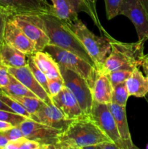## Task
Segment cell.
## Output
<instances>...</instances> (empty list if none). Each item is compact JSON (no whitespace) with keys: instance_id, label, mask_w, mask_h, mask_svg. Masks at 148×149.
Instances as JSON below:
<instances>
[{"instance_id":"ac0fdd59","label":"cell","mask_w":148,"mask_h":149,"mask_svg":"<svg viewBox=\"0 0 148 149\" xmlns=\"http://www.w3.org/2000/svg\"><path fill=\"white\" fill-rule=\"evenodd\" d=\"M91 90L93 101L106 104L111 103L113 86L107 74L97 70Z\"/></svg>"},{"instance_id":"7a4b0ae2","label":"cell","mask_w":148,"mask_h":149,"mask_svg":"<svg viewBox=\"0 0 148 149\" xmlns=\"http://www.w3.org/2000/svg\"><path fill=\"white\" fill-rule=\"evenodd\" d=\"M147 40L142 39L136 42H122L110 36L111 51L101 70L99 71L108 74L118 69L133 71L142 65L145 57L144 49Z\"/></svg>"},{"instance_id":"ba28073f","label":"cell","mask_w":148,"mask_h":149,"mask_svg":"<svg viewBox=\"0 0 148 149\" xmlns=\"http://www.w3.org/2000/svg\"><path fill=\"white\" fill-rule=\"evenodd\" d=\"M52 4L49 14L55 16L63 22H71L78 18V13L84 12L94 20L100 31L104 30L97 15L84 0H51Z\"/></svg>"},{"instance_id":"83f0119b","label":"cell","mask_w":148,"mask_h":149,"mask_svg":"<svg viewBox=\"0 0 148 149\" xmlns=\"http://www.w3.org/2000/svg\"><path fill=\"white\" fill-rule=\"evenodd\" d=\"M131 72L132 71H130V70L118 69L109 73L107 75H108L110 82L113 87L120 83L125 82L126 79L129 78L130 74H131Z\"/></svg>"},{"instance_id":"44dd1931","label":"cell","mask_w":148,"mask_h":149,"mask_svg":"<svg viewBox=\"0 0 148 149\" xmlns=\"http://www.w3.org/2000/svg\"><path fill=\"white\" fill-rule=\"evenodd\" d=\"M126 85L130 96L144 97L148 94V78L143 75L139 68L132 71L126 79Z\"/></svg>"},{"instance_id":"603a6c76","label":"cell","mask_w":148,"mask_h":149,"mask_svg":"<svg viewBox=\"0 0 148 149\" xmlns=\"http://www.w3.org/2000/svg\"><path fill=\"white\" fill-rule=\"evenodd\" d=\"M11 97V96H10ZM13 99L20 103L24 109L30 115L36 113L44 104V102L36 97H28V96H20V97H12Z\"/></svg>"},{"instance_id":"7c38bea8","label":"cell","mask_w":148,"mask_h":149,"mask_svg":"<svg viewBox=\"0 0 148 149\" xmlns=\"http://www.w3.org/2000/svg\"><path fill=\"white\" fill-rule=\"evenodd\" d=\"M127 17L134 26L139 40H148V18L139 0H123L118 15Z\"/></svg>"},{"instance_id":"f546056e","label":"cell","mask_w":148,"mask_h":149,"mask_svg":"<svg viewBox=\"0 0 148 149\" xmlns=\"http://www.w3.org/2000/svg\"><path fill=\"white\" fill-rule=\"evenodd\" d=\"M26 119L27 118L20 116L17 113L0 110V120L9 122V123L12 124L13 126H17Z\"/></svg>"},{"instance_id":"5bb4252c","label":"cell","mask_w":148,"mask_h":149,"mask_svg":"<svg viewBox=\"0 0 148 149\" xmlns=\"http://www.w3.org/2000/svg\"><path fill=\"white\" fill-rule=\"evenodd\" d=\"M30 119L62 131L73 121L68 119L53 103H44L36 113L30 115Z\"/></svg>"},{"instance_id":"f35d334b","label":"cell","mask_w":148,"mask_h":149,"mask_svg":"<svg viewBox=\"0 0 148 149\" xmlns=\"http://www.w3.org/2000/svg\"><path fill=\"white\" fill-rule=\"evenodd\" d=\"M0 110H3V111H10V112H12V113H15L11 109H10L9 106H7L4 102L2 101L1 100H0Z\"/></svg>"},{"instance_id":"9c48e42d","label":"cell","mask_w":148,"mask_h":149,"mask_svg":"<svg viewBox=\"0 0 148 149\" xmlns=\"http://www.w3.org/2000/svg\"><path fill=\"white\" fill-rule=\"evenodd\" d=\"M24 137L41 145L42 149H55L62 130L39 123L30 119H25L19 125Z\"/></svg>"},{"instance_id":"8992f818","label":"cell","mask_w":148,"mask_h":149,"mask_svg":"<svg viewBox=\"0 0 148 149\" xmlns=\"http://www.w3.org/2000/svg\"><path fill=\"white\" fill-rule=\"evenodd\" d=\"M34 45L36 52L44 51L50 43L46 25L41 15L23 14L11 17Z\"/></svg>"},{"instance_id":"d4e9b609","label":"cell","mask_w":148,"mask_h":149,"mask_svg":"<svg viewBox=\"0 0 148 149\" xmlns=\"http://www.w3.org/2000/svg\"><path fill=\"white\" fill-rule=\"evenodd\" d=\"M0 100H2L7 106L10 108L15 113L23 116L27 119H30V114L24 109L23 106L20 103L10 97V95L4 93L2 90L0 91Z\"/></svg>"},{"instance_id":"ffe728a7","label":"cell","mask_w":148,"mask_h":149,"mask_svg":"<svg viewBox=\"0 0 148 149\" xmlns=\"http://www.w3.org/2000/svg\"><path fill=\"white\" fill-rule=\"evenodd\" d=\"M33 61L48 79L61 77L59 64L46 51H39L32 55Z\"/></svg>"},{"instance_id":"2e32d148","label":"cell","mask_w":148,"mask_h":149,"mask_svg":"<svg viewBox=\"0 0 148 149\" xmlns=\"http://www.w3.org/2000/svg\"><path fill=\"white\" fill-rule=\"evenodd\" d=\"M51 99L52 103L56 106L68 119L74 120L87 117L80 107L75 96L65 86L57 95L51 97Z\"/></svg>"},{"instance_id":"30bf717a","label":"cell","mask_w":148,"mask_h":149,"mask_svg":"<svg viewBox=\"0 0 148 149\" xmlns=\"http://www.w3.org/2000/svg\"><path fill=\"white\" fill-rule=\"evenodd\" d=\"M90 118L108 139L117 145L119 149H125L118 130L115 121L108 105L93 101Z\"/></svg>"},{"instance_id":"5b68a950","label":"cell","mask_w":148,"mask_h":149,"mask_svg":"<svg viewBox=\"0 0 148 149\" xmlns=\"http://www.w3.org/2000/svg\"><path fill=\"white\" fill-rule=\"evenodd\" d=\"M44 51L47 52L57 61L59 65L74 71L83 77L91 87L97 71V68L94 65L86 62L75 54L56 45H47Z\"/></svg>"},{"instance_id":"7402d4cb","label":"cell","mask_w":148,"mask_h":149,"mask_svg":"<svg viewBox=\"0 0 148 149\" xmlns=\"http://www.w3.org/2000/svg\"><path fill=\"white\" fill-rule=\"evenodd\" d=\"M2 90L4 93L11 97H20V96H28V97H36L30 90L27 88L24 84L15 78L10 74V81L5 88Z\"/></svg>"},{"instance_id":"4dcf8cb0","label":"cell","mask_w":148,"mask_h":149,"mask_svg":"<svg viewBox=\"0 0 148 149\" xmlns=\"http://www.w3.org/2000/svg\"><path fill=\"white\" fill-rule=\"evenodd\" d=\"M65 87L62 77L48 79V93L50 97L57 95Z\"/></svg>"},{"instance_id":"e0dca14e","label":"cell","mask_w":148,"mask_h":149,"mask_svg":"<svg viewBox=\"0 0 148 149\" xmlns=\"http://www.w3.org/2000/svg\"><path fill=\"white\" fill-rule=\"evenodd\" d=\"M107 105L115 121L118 130L125 149H137V147L133 144L131 136L126 113V106L113 103H110Z\"/></svg>"},{"instance_id":"1f68e13d","label":"cell","mask_w":148,"mask_h":149,"mask_svg":"<svg viewBox=\"0 0 148 149\" xmlns=\"http://www.w3.org/2000/svg\"><path fill=\"white\" fill-rule=\"evenodd\" d=\"M2 133L7 137L9 141H14L20 139V138L24 137L21 129L19 126H13L11 128L8 129L7 130L2 132Z\"/></svg>"},{"instance_id":"3957f363","label":"cell","mask_w":148,"mask_h":149,"mask_svg":"<svg viewBox=\"0 0 148 149\" xmlns=\"http://www.w3.org/2000/svg\"><path fill=\"white\" fill-rule=\"evenodd\" d=\"M63 23L65 27L75 35L86 50L96 68L101 70L111 51L110 35L104 31V36H97L79 18L73 21Z\"/></svg>"},{"instance_id":"d6a6232c","label":"cell","mask_w":148,"mask_h":149,"mask_svg":"<svg viewBox=\"0 0 148 149\" xmlns=\"http://www.w3.org/2000/svg\"><path fill=\"white\" fill-rule=\"evenodd\" d=\"M8 67L0 62V89L3 90L8 84L10 81V73Z\"/></svg>"},{"instance_id":"8d00e7d4","label":"cell","mask_w":148,"mask_h":149,"mask_svg":"<svg viewBox=\"0 0 148 149\" xmlns=\"http://www.w3.org/2000/svg\"><path fill=\"white\" fill-rule=\"evenodd\" d=\"M12 127H13V125L12 124L9 123L7 122H4V121L0 120V132H2L7 130L8 129L11 128Z\"/></svg>"},{"instance_id":"7bdbcfd3","label":"cell","mask_w":148,"mask_h":149,"mask_svg":"<svg viewBox=\"0 0 148 149\" xmlns=\"http://www.w3.org/2000/svg\"><path fill=\"white\" fill-rule=\"evenodd\" d=\"M1 42H2V36H1V35H0V45H1Z\"/></svg>"},{"instance_id":"ab89813d","label":"cell","mask_w":148,"mask_h":149,"mask_svg":"<svg viewBox=\"0 0 148 149\" xmlns=\"http://www.w3.org/2000/svg\"><path fill=\"white\" fill-rule=\"evenodd\" d=\"M139 1H140L141 4H142V6H143L145 12H146L147 16V18H148V0H139Z\"/></svg>"},{"instance_id":"484cf974","label":"cell","mask_w":148,"mask_h":149,"mask_svg":"<svg viewBox=\"0 0 148 149\" xmlns=\"http://www.w3.org/2000/svg\"><path fill=\"white\" fill-rule=\"evenodd\" d=\"M5 149H42L41 145L34 141H31L26 137L20 138L17 141H9Z\"/></svg>"},{"instance_id":"b9f144b4","label":"cell","mask_w":148,"mask_h":149,"mask_svg":"<svg viewBox=\"0 0 148 149\" xmlns=\"http://www.w3.org/2000/svg\"><path fill=\"white\" fill-rule=\"evenodd\" d=\"M84 1H85V2H86V3H87V4H88V5H89V7H91V9H92V10H93V11H94V12H95V13H96V11H95V10H94V9H93V8H92V7H91V5H90V4H89V1H87V0H84Z\"/></svg>"},{"instance_id":"cb8c5ba5","label":"cell","mask_w":148,"mask_h":149,"mask_svg":"<svg viewBox=\"0 0 148 149\" xmlns=\"http://www.w3.org/2000/svg\"><path fill=\"white\" fill-rule=\"evenodd\" d=\"M130 95L126 87V81L120 83L113 87L111 103L126 107V103Z\"/></svg>"},{"instance_id":"4fadbf2b","label":"cell","mask_w":148,"mask_h":149,"mask_svg":"<svg viewBox=\"0 0 148 149\" xmlns=\"http://www.w3.org/2000/svg\"><path fill=\"white\" fill-rule=\"evenodd\" d=\"M2 39L6 43L26 55H33L36 52V48L33 42L11 17H9L6 21Z\"/></svg>"},{"instance_id":"277c9868","label":"cell","mask_w":148,"mask_h":149,"mask_svg":"<svg viewBox=\"0 0 148 149\" xmlns=\"http://www.w3.org/2000/svg\"><path fill=\"white\" fill-rule=\"evenodd\" d=\"M46 25L49 45H56L59 47L75 54L86 62L94 65L92 60L75 35L70 31L62 20L50 14L41 15Z\"/></svg>"},{"instance_id":"52a82bcc","label":"cell","mask_w":148,"mask_h":149,"mask_svg":"<svg viewBox=\"0 0 148 149\" xmlns=\"http://www.w3.org/2000/svg\"><path fill=\"white\" fill-rule=\"evenodd\" d=\"M59 69L65 86L75 96L84 114L90 117L93 98L89 84L74 71L61 65H59Z\"/></svg>"},{"instance_id":"74e56055","label":"cell","mask_w":148,"mask_h":149,"mask_svg":"<svg viewBox=\"0 0 148 149\" xmlns=\"http://www.w3.org/2000/svg\"><path fill=\"white\" fill-rule=\"evenodd\" d=\"M9 143V140L7 139V137L2 133L0 132V149L4 148L7 143Z\"/></svg>"},{"instance_id":"d6986e66","label":"cell","mask_w":148,"mask_h":149,"mask_svg":"<svg viewBox=\"0 0 148 149\" xmlns=\"http://www.w3.org/2000/svg\"><path fill=\"white\" fill-rule=\"evenodd\" d=\"M26 54L10 46L2 39L0 45V62L8 68H19L27 65Z\"/></svg>"},{"instance_id":"e575fe53","label":"cell","mask_w":148,"mask_h":149,"mask_svg":"<svg viewBox=\"0 0 148 149\" xmlns=\"http://www.w3.org/2000/svg\"><path fill=\"white\" fill-rule=\"evenodd\" d=\"M9 17L3 13L2 10L0 9V35L2 36L3 31H4V26H5V23Z\"/></svg>"},{"instance_id":"8fae6325","label":"cell","mask_w":148,"mask_h":149,"mask_svg":"<svg viewBox=\"0 0 148 149\" xmlns=\"http://www.w3.org/2000/svg\"><path fill=\"white\" fill-rule=\"evenodd\" d=\"M47 0H0V9L8 17L23 14H49Z\"/></svg>"},{"instance_id":"4316f807","label":"cell","mask_w":148,"mask_h":149,"mask_svg":"<svg viewBox=\"0 0 148 149\" xmlns=\"http://www.w3.org/2000/svg\"><path fill=\"white\" fill-rule=\"evenodd\" d=\"M27 65L30 68V71L34 76L36 79L41 84V85L44 88L48 93V79L44 74L39 69V67L36 65L32 58V55H28L27 57ZM49 94V93H48Z\"/></svg>"},{"instance_id":"f6af8a7d","label":"cell","mask_w":148,"mask_h":149,"mask_svg":"<svg viewBox=\"0 0 148 149\" xmlns=\"http://www.w3.org/2000/svg\"><path fill=\"white\" fill-rule=\"evenodd\" d=\"M1 89H0V91H1Z\"/></svg>"},{"instance_id":"836d02e7","label":"cell","mask_w":148,"mask_h":149,"mask_svg":"<svg viewBox=\"0 0 148 149\" xmlns=\"http://www.w3.org/2000/svg\"><path fill=\"white\" fill-rule=\"evenodd\" d=\"M88 148L90 149H119L116 144L112 142L111 141H105L100 143L97 145L89 146Z\"/></svg>"},{"instance_id":"f1b7e54d","label":"cell","mask_w":148,"mask_h":149,"mask_svg":"<svg viewBox=\"0 0 148 149\" xmlns=\"http://www.w3.org/2000/svg\"><path fill=\"white\" fill-rule=\"evenodd\" d=\"M123 1V0H104L107 20H111L118 15L119 10Z\"/></svg>"},{"instance_id":"ee69618b","label":"cell","mask_w":148,"mask_h":149,"mask_svg":"<svg viewBox=\"0 0 148 149\" xmlns=\"http://www.w3.org/2000/svg\"><path fill=\"white\" fill-rule=\"evenodd\" d=\"M146 148H147V149H148V144H147V146H146Z\"/></svg>"},{"instance_id":"d590c367","label":"cell","mask_w":148,"mask_h":149,"mask_svg":"<svg viewBox=\"0 0 148 149\" xmlns=\"http://www.w3.org/2000/svg\"><path fill=\"white\" fill-rule=\"evenodd\" d=\"M141 66H142V68H143L144 72H145L146 77L148 78V55H145L143 60H142Z\"/></svg>"},{"instance_id":"60d3db41","label":"cell","mask_w":148,"mask_h":149,"mask_svg":"<svg viewBox=\"0 0 148 149\" xmlns=\"http://www.w3.org/2000/svg\"><path fill=\"white\" fill-rule=\"evenodd\" d=\"M87 1H89V3L90 4V5L92 7V8L94 9V10L96 11L95 10V4H96V1H97V0H87Z\"/></svg>"},{"instance_id":"6da1fadb","label":"cell","mask_w":148,"mask_h":149,"mask_svg":"<svg viewBox=\"0 0 148 149\" xmlns=\"http://www.w3.org/2000/svg\"><path fill=\"white\" fill-rule=\"evenodd\" d=\"M110 141L90 117L74 119L61 132L55 149H83Z\"/></svg>"},{"instance_id":"9a60e30c","label":"cell","mask_w":148,"mask_h":149,"mask_svg":"<svg viewBox=\"0 0 148 149\" xmlns=\"http://www.w3.org/2000/svg\"><path fill=\"white\" fill-rule=\"evenodd\" d=\"M8 70L11 75L24 84L38 98L43 100L46 104H52L50 95L36 79L28 65L19 68H9Z\"/></svg>"}]
</instances>
